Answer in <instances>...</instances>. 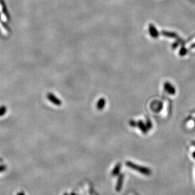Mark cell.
Here are the masks:
<instances>
[{"instance_id":"cell-1","label":"cell","mask_w":195,"mask_h":195,"mask_svg":"<svg viewBox=\"0 0 195 195\" xmlns=\"http://www.w3.org/2000/svg\"><path fill=\"white\" fill-rule=\"evenodd\" d=\"M163 108V103L160 101H154L150 105V108L155 112L158 113L162 110Z\"/></svg>"},{"instance_id":"cell-2","label":"cell","mask_w":195,"mask_h":195,"mask_svg":"<svg viewBox=\"0 0 195 195\" xmlns=\"http://www.w3.org/2000/svg\"><path fill=\"white\" fill-rule=\"evenodd\" d=\"M47 98L51 103H53L54 105H55L60 106L61 105H62V101L52 93H50H50L48 94Z\"/></svg>"},{"instance_id":"cell-3","label":"cell","mask_w":195,"mask_h":195,"mask_svg":"<svg viewBox=\"0 0 195 195\" xmlns=\"http://www.w3.org/2000/svg\"><path fill=\"white\" fill-rule=\"evenodd\" d=\"M164 89L167 93L174 95L175 94V89L169 82H165L164 83Z\"/></svg>"},{"instance_id":"cell-4","label":"cell","mask_w":195,"mask_h":195,"mask_svg":"<svg viewBox=\"0 0 195 195\" xmlns=\"http://www.w3.org/2000/svg\"><path fill=\"white\" fill-rule=\"evenodd\" d=\"M149 32L151 37L153 38H158L159 36V32L155 27V25L153 24H150L149 25Z\"/></svg>"},{"instance_id":"cell-5","label":"cell","mask_w":195,"mask_h":195,"mask_svg":"<svg viewBox=\"0 0 195 195\" xmlns=\"http://www.w3.org/2000/svg\"><path fill=\"white\" fill-rule=\"evenodd\" d=\"M127 165H129L130 166V167H133V169H136V170H139V171H140V172H141L143 173V174H146V175H148V174H150V170L149 169H143V168H142V167H137V166H136V165H135L131 164V163H127Z\"/></svg>"},{"instance_id":"cell-6","label":"cell","mask_w":195,"mask_h":195,"mask_svg":"<svg viewBox=\"0 0 195 195\" xmlns=\"http://www.w3.org/2000/svg\"><path fill=\"white\" fill-rule=\"evenodd\" d=\"M106 104V101L104 98H100L96 103V108L99 110H101L104 108Z\"/></svg>"},{"instance_id":"cell-7","label":"cell","mask_w":195,"mask_h":195,"mask_svg":"<svg viewBox=\"0 0 195 195\" xmlns=\"http://www.w3.org/2000/svg\"><path fill=\"white\" fill-rule=\"evenodd\" d=\"M137 126H138V127L141 129V131L143 132V133H144V134L147 133V131H148V128H147L146 125L143 123V121L140 120V121H138V122H137Z\"/></svg>"},{"instance_id":"cell-8","label":"cell","mask_w":195,"mask_h":195,"mask_svg":"<svg viewBox=\"0 0 195 195\" xmlns=\"http://www.w3.org/2000/svg\"><path fill=\"white\" fill-rule=\"evenodd\" d=\"M162 34L165 37H168V38H177V35L174 32H167V31H162Z\"/></svg>"},{"instance_id":"cell-9","label":"cell","mask_w":195,"mask_h":195,"mask_svg":"<svg viewBox=\"0 0 195 195\" xmlns=\"http://www.w3.org/2000/svg\"><path fill=\"white\" fill-rule=\"evenodd\" d=\"M186 53H187V50H186V49L185 48L182 47V48L181 49V50H180L179 54H180V55L183 56V55H185V54H186Z\"/></svg>"},{"instance_id":"cell-10","label":"cell","mask_w":195,"mask_h":195,"mask_svg":"<svg viewBox=\"0 0 195 195\" xmlns=\"http://www.w3.org/2000/svg\"><path fill=\"white\" fill-rule=\"evenodd\" d=\"M146 127L148 128V129H151V127H152V124H151V121L150 120H147L146 121Z\"/></svg>"},{"instance_id":"cell-11","label":"cell","mask_w":195,"mask_h":195,"mask_svg":"<svg viewBox=\"0 0 195 195\" xmlns=\"http://www.w3.org/2000/svg\"><path fill=\"white\" fill-rule=\"evenodd\" d=\"M129 124H130L131 126L136 127V126H137V122H136V121L131 120H130V122H129Z\"/></svg>"},{"instance_id":"cell-12","label":"cell","mask_w":195,"mask_h":195,"mask_svg":"<svg viewBox=\"0 0 195 195\" xmlns=\"http://www.w3.org/2000/svg\"><path fill=\"white\" fill-rule=\"evenodd\" d=\"M6 110V108L4 107H2L0 108V116L3 115L4 114H5V112Z\"/></svg>"},{"instance_id":"cell-13","label":"cell","mask_w":195,"mask_h":195,"mask_svg":"<svg viewBox=\"0 0 195 195\" xmlns=\"http://www.w3.org/2000/svg\"><path fill=\"white\" fill-rule=\"evenodd\" d=\"M6 170V167L5 165H1L0 166V172H3Z\"/></svg>"},{"instance_id":"cell-14","label":"cell","mask_w":195,"mask_h":195,"mask_svg":"<svg viewBox=\"0 0 195 195\" xmlns=\"http://www.w3.org/2000/svg\"><path fill=\"white\" fill-rule=\"evenodd\" d=\"M17 195H25V194H24V192L22 191V192H19V193L17 194Z\"/></svg>"},{"instance_id":"cell-15","label":"cell","mask_w":195,"mask_h":195,"mask_svg":"<svg viewBox=\"0 0 195 195\" xmlns=\"http://www.w3.org/2000/svg\"><path fill=\"white\" fill-rule=\"evenodd\" d=\"M193 156H194V157L195 158V153H194V154H193Z\"/></svg>"},{"instance_id":"cell-16","label":"cell","mask_w":195,"mask_h":195,"mask_svg":"<svg viewBox=\"0 0 195 195\" xmlns=\"http://www.w3.org/2000/svg\"><path fill=\"white\" fill-rule=\"evenodd\" d=\"M193 144H195V143H193Z\"/></svg>"}]
</instances>
